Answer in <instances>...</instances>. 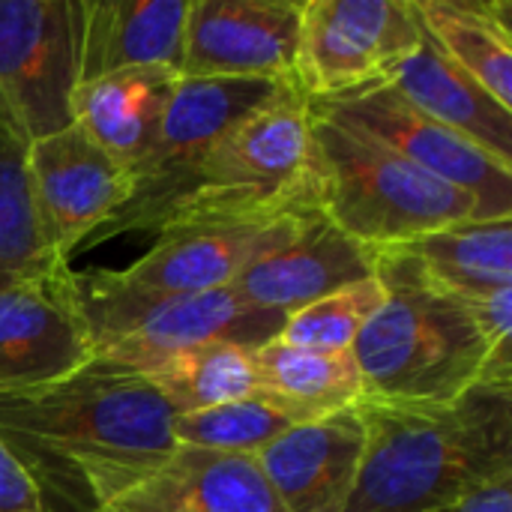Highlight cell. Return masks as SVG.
Segmentation results:
<instances>
[{
    "label": "cell",
    "mask_w": 512,
    "mask_h": 512,
    "mask_svg": "<svg viewBox=\"0 0 512 512\" xmlns=\"http://www.w3.org/2000/svg\"><path fill=\"white\" fill-rule=\"evenodd\" d=\"M0 512H42L39 495L15 462V456L0 441Z\"/></svg>",
    "instance_id": "cell-28"
},
{
    "label": "cell",
    "mask_w": 512,
    "mask_h": 512,
    "mask_svg": "<svg viewBox=\"0 0 512 512\" xmlns=\"http://www.w3.org/2000/svg\"><path fill=\"white\" fill-rule=\"evenodd\" d=\"M384 303L354 342L363 378L360 399L396 405H444L474 384L512 387V366L492 348L468 306L432 285L399 246L375 249Z\"/></svg>",
    "instance_id": "cell-3"
},
{
    "label": "cell",
    "mask_w": 512,
    "mask_h": 512,
    "mask_svg": "<svg viewBox=\"0 0 512 512\" xmlns=\"http://www.w3.org/2000/svg\"><path fill=\"white\" fill-rule=\"evenodd\" d=\"M420 39L414 0H306L294 81L309 99L354 90L387 78Z\"/></svg>",
    "instance_id": "cell-10"
},
{
    "label": "cell",
    "mask_w": 512,
    "mask_h": 512,
    "mask_svg": "<svg viewBox=\"0 0 512 512\" xmlns=\"http://www.w3.org/2000/svg\"><path fill=\"white\" fill-rule=\"evenodd\" d=\"M180 78L183 75L174 69L144 66L78 84L72 96V123H78L117 165L132 171L150 150Z\"/></svg>",
    "instance_id": "cell-20"
},
{
    "label": "cell",
    "mask_w": 512,
    "mask_h": 512,
    "mask_svg": "<svg viewBox=\"0 0 512 512\" xmlns=\"http://www.w3.org/2000/svg\"><path fill=\"white\" fill-rule=\"evenodd\" d=\"M291 78H180V87L159 123L144 159L129 171V198L84 240L105 243L129 231H159L192 189L216 141Z\"/></svg>",
    "instance_id": "cell-7"
},
{
    "label": "cell",
    "mask_w": 512,
    "mask_h": 512,
    "mask_svg": "<svg viewBox=\"0 0 512 512\" xmlns=\"http://www.w3.org/2000/svg\"><path fill=\"white\" fill-rule=\"evenodd\" d=\"M303 204H315L312 105L291 78L216 141L165 225L201 216H276Z\"/></svg>",
    "instance_id": "cell-6"
},
{
    "label": "cell",
    "mask_w": 512,
    "mask_h": 512,
    "mask_svg": "<svg viewBox=\"0 0 512 512\" xmlns=\"http://www.w3.org/2000/svg\"><path fill=\"white\" fill-rule=\"evenodd\" d=\"M258 396L294 426L339 414L360 402L363 378L354 351H324L270 339L255 348Z\"/></svg>",
    "instance_id": "cell-21"
},
{
    "label": "cell",
    "mask_w": 512,
    "mask_h": 512,
    "mask_svg": "<svg viewBox=\"0 0 512 512\" xmlns=\"http://www.w3.org/2000/svg\"><path fill=\"white\" fill-rule=\"evenodd\" d=\"M315 204H303L276 216H201L180 219L156 231L153 246L117 279L138 291L204 294L228 288L237 273L282 243L297 219Z\"/></svg>",
    "instance_id": "cell-11"
},
{
    "label": "cell",
    "mask_w": 512,
    "mask_h": 512,
    "mask_svg": "<svg viewBox=\"0 0 512 512\" xmlns=\"http://www.w3.org/2000/svg\"><path fill=\"white\" fill-rule=\"evenodd\" d=\"M30 177L42 237L60 261L129 198V171L78 123L30 144Z\"/></svg>",
    "instance_id": "cell-14"
},
{
    "label": "cell",
    "mask_w": 512,
    "mask_h": 512,
    "mask_svg": "<svg viewBox=\"0 0 512 512\" xmlns=\"http://www.w3.org/2000/svg\"><path fill=\"white\" fill-rule=\"evenodd\" d=\"M189 0H84L78 84L123 69H183Z\"/></svg>",
    "instance_id": "cell-18"
},
{
    "label": "cell",
    "mask_w": 512,
    "mask_h": 512,
    "mask_svg": "<svg viewBox=\"0 0 512 512\" xmlns=\"http://www.w3.org/2000/svg\"><path fill=\"white\" fill-rule=\"evenodd\" d=\"M399 249L414 258L432 285L459 300L512 288V216L441 228Z\"/></svg>",
    "instance_id": "cell-23"
},
{
    "label": "cell",
    "mask_w": 512,
    "mask_h": 512,
    "mask_svg": "<svg viewBox=\"0 0 512 512\" xmlns=\"http://www.w3.org/2000/svg\"><path fill=\"white\" fill-rule=\"evenodd\" d=\"M69 273L0 285V393L51 384L90 363Z\"/></svg>",
    "instance_id": "cell-15"
},
{
    "label": "cell",
    "mask_w": 512,
    "mask_h": 512,
    "mask_svg": "<svg viewBox=\"0 0 512 512\" xmlns=\"http://www.w3.org/2000/svg\"><path fill=\"white\" fill-rule=\"evenodd\" d=\"M66 267L39 228L30 141L0 120V285L36 282Z\"/></svg>",
    "instance_id": "cell-24"
},
{
    "label": "cell",
    "mask_w": 512,
    "mask_h": 512,
    "mask_svg": "<svg viewBox=\"0 0 512 512\" xmlns=\"http://www.w3.org/2000/svg\"><path fill=\"white\" fill-rule=\"evenodd\" d=\"M297 0H189L183 78H294Z\"/></svg>",
    "instance_id": "cell-12"
},
{
    "label": "cell",
    "mask_w": 512,
    "mask_h": 512,
    "mask_svg": "<svg viewBox=\"0 0 512 512\" xmlns=\"http://www.w3.org/2000/svg\"><path fill=\"white\" fill-rule=\"evenodd\" d=\"M441 512H512V474H504Z\"/></svg>",
    "instance_id": "cell-29"
},
{
    "label": "cell",
    "mask_w": 512,
    "mask_h": 512,
    "mask_svg": "<svg viewBox=\"0 0 512 512\" xmlns=\"http://www.w3.org/2000/svg\"><path fill=\"white\" fill-rule=\"evenodd\" d=\"M102 512H123V510H102Z\"/></svg>",
    "instance_id": "cell-30"
},
{
    "label": "cell",
    "mask_w": 512,
    "mask_h": 512,
    "mask_svg": "<svg viewBox=\"0 0 512 512\" xmlns=\"http://www.w3.org/2000/svg\"><path fill=\"white\" fill-rule=\"evenodd\" d=\"M429 39L512 111L510 0H414Z\"/></svg>",
    "instance_id": "cell-22"
},
{
    "label": "cell",
    "mask_w": 512,
    "mask_h": 512,
    "mask_svg": "<svg viewBox=\"0 0 512 512\" xmlns=\"http://www.w3.org/2000/svg\"><path fill=\"white\" fill-rule=\"evenodd\" d=\"M312 198L354 240L387 249L480 222V204L387 144L312 111Z\"/></svg>",
    "instance_id": "cell-4"
},
{
    "label": "cell",
    "mask_w": 512,
    "mask_h": 512,
    "mask_svg": "<svg viewBox=\"0 0 512 512\" xmlns=\"http://www.w3.org/2000/svg\"><path fill=\"white\" fill-rule=\"evenodd\" d=\"M72 297L90 339V360L147 375L162 360L204 345L237 342L261 348L279 336L285 318L243 306L231 288L204 294L138 291L114 270L69 273Z\"/></svg>",
    "instance_id": "cell-5"
},
{
    "label": "cell",
    "mask_w": 512,
    "mask_h": 512,
    "mask_svg": "<svg viewBox=\"0 0 512 512\" xmlns=\"http://www.w3.org/2000/svg\"><path fill=\"white\" fill-rule=\"evenodd\" d=\"M171 408L144 375L84 363L30 390L0 393V441L30 477L42 512H102L177 450Z\"/></svg>",
    "instance_id": "cell-1"
},
{
    "label": "cell",
    "mask_w": 512,
    "mask_h": 512,
    "mask_svg": "<svg viewBox=\"0 0 512 512\" xmlns=\"http://www.w3.org/2000/svg\"><path fill=\"white\" fill-rule=\"evenodd\" d=\"M144 378L171 414L207 411L258 396L255 348L237 342H204L186 348L162 360Z\"/></svg>",
    "instance_id": "cell-25"
},
{
    "label": "cell",
    "mask_w": 512,
    "mask_h": 512,
    "mask_svg": "<svg viewBox=\"0 0 512 512\" xmlns=\"http://www.w3.org/2000/svg\"><path fill=\"white\" fill-rule=\"evenodd\" d=\"M417 111L512 168V111L459 69L423 30L420 45L387 78Z\"/></svg>",
    "instance_id": "cell-19"
},
{
    "label": "cell",
    "mask_w": 512,
    "mask_h": 512,
    "mask_svg": "<svg viewBox=\"0 0 512 512\" xmlns=\"http://www.w3.org/2000/svg\"><path fill=\"white\" fill-rule=\"evenodd\" d=\"M123 512H285L255 456L177 447L120 504Z\"/></svg>",
    "instance_id": "cell-17"
},
{
    "label": "cell",
    "mask_w": 512,
    "mask_h": 512,
    "mask_svg": "<svg viewBox=\"0 0 512 512\" xmlns=\"http://www.w3.org/2000/svg\"><path fill=\"white\" fill-rule=\"evenodd\" d=\"M366 447L342 512H441L512 474V387L474 384L444 405L360 399Z\"/></svg>",
    "instance_id": "cell-2"
},
{
    "label": "cell",
    "mask_w": 512,
    "mask_h": 512,
    "mask_svg": "<svg viewBox=\"0 0 512 512\" xmlns=\"http://www.w3.org/2000/svg\"><path fill=\"white\" fill-rule=\"evenodd\" d=\"M372 276L375 249L345 234L318 207H309L291 234L249 261L228 288L243 306L288 318L297 309Z\"/></svg>",
    "instance_id": "cell-13"
},
{
    "label": "cell",
    "mask_w": 512,
    "mask_h": 512,
    "mask_svg": "<svg viewBox=\"0 0 512 512\" xmlns=\"http://www.w3.org/2000/svg\"><path fill=\"white\" fill-rule=\"evenodd\" d=\"M366 429L357 405L285 429L255 462L285 512H342L354 489Z\"/></svg>",
    "instance_id": "cell-16"
},
{
    "label": "cell",
    "mask_w": 512,
    "mask_h": 512,
    "mask_svg": "<svg viewBox=\"0 0 512 512\" xmlns=\"http://www.w3.org/2000/svg\"><path fill=\"white\" fill-rule=\"evenodd\" d=\"M84 0H0V120L30 144L72 123Z\"/></svg>",
    "instance_id": "cell-8"
},
{
    "label": "cell",
    "mask_w": 512,
    "mask_h": 512,
    "mask_svg": "<svg viewBox=\"0 0 512 512\" xmlns=\"http://www.w3.org/2000/svg\"><path fill=\"white\" fill-rule=\"evenodd\" d=\"M312 111L357 129L417 168L468 192L480 204V222L512 216V168L417 111L390 81H369L354 90L309 99Z\"/></svg>",
    "instance_id": "cell-9"
},
{
    "label": "cell",
    "mask_w": 512,
    "mask_h": 512,
    "mask_svg": "<svg viewBox=\"0 0 512 512\" xmlns=\"http://www.w3.org/2000/svg\"><path fill=\"white\" fill-rule=\"evenodd\" d=\"M291 426L294 423L261 396H249L207 411L174 414L171 420L177 447L243 453V456H255L261 447H267Z\"/></svg>",
    "instance_id": "cell-26"
},
{
    "label": "cell",
    "mask_w": 512,
    "mask_h": 512,
    "mask_svg": "<svg viewBox=\"0 0 512 512\" xmlns=\"http://www.w3.org/2000/svg\"><path fill=\"white\" fill-rule=\"evenodd\" d=\"M381 303H384V288L375 276L354 282L288 315L276 339L303 348L348 351L354 348L360 330L378 312Z\"/></svg>",
    "instance_id": "cell-27"
}]
</instances>
